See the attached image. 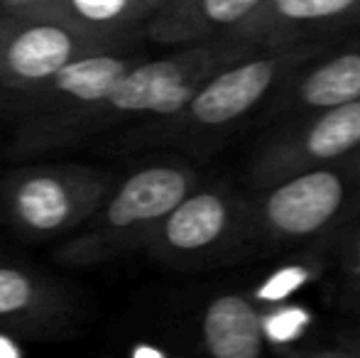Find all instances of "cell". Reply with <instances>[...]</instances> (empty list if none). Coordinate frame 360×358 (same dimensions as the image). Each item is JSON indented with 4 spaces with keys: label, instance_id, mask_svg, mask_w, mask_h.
I'll return each instance as SVG.
<instances>
[{
    "label": "cell",
    "instance_id": "cell-1",
    "mask_svg": "<svg viewBox=\"0 0 360 358\" xmlns=\"http://www.w3.org/2000/svg\"><path fill=\"white\" fill-rule=\"evenodd\" d=\"M331 42L262 49L223 67L176 113L123 130L115 138L123 153L176 150L189 158H209L250 120H260L275 94L297 69L323 52Z\"/></svg>",
    "mask_w": 360,
    "mask_h": 358
},
{
    "label": "cell",
    "instance_id": "cell-2",
    "mask_svg": "<svg viewBox=\"0 0 360 358\" xmlns=\"http://www.w3.org/2000/svg\"><path fill=\"white\" fill-rule=\"evenodd\" d=\"M255 52V47L226 34L211 42L174 47L155 59H140L98 103L59 128L44 153L79 148L115 130L123 133L133 125L167 118L184 108L216 72Z\"/></svg>",
    "mask_w": 360,
    "mask_h": 358
},
{
    "label": "cell",
    "instance_id": "cell-3",
    "mask_svg": "<svg viewBox=\"0 0 360 358\" xmlns=\"http://www.w3.org/2000/svg\"><path fill=\"white\" fill-rule=\"evenodd\" d=\"M204 181L186 158L150 160L118 179L101 209L54 248V260L69 268H91L145 250L160 224Z\"/></svg>",
    "mask_w": 360,
    "mask_h": 358
},
{
    "label": "cell",
    "instance_id": "cell-4",
    "mask_svg": "<svg viewBox=\"0 0 360 358\" xmlns=\"http://www.w3.org/2000/svg\"><path fill=\"white\" fill-rule=\"evenodd\" d=\"M143 253L181 272L260 258L252 194L240 181L204 179L162 221Z\"/></svg>",
    "mask_w": 360,
    "mask_h": 358
},
{
    "label": "cell",
    "instance_id": "cell-5",
    "mask_svg": "<svg viewBox=\"0 0 360 358\" xmlns=\"http://www.w3.org/2000/svg\"><path fill=\"white\" fill-rule=\"evenodd\" d=\"M250 194L260 258L331 241L360 219V150Z\"/></svg>",
    "mask_w": 360,
    "mask_h": 358
},
{
    "label": "cell",
    "instance_id": "cell-6",
    "mask_svg": "<svg viewBox=\"0 0 360 358\" xmlns=\"http://www.w3.org/2000/svg\"><path fill=\"white\" fill-rule=\"evenodd\" d=\"M118 179L89 162L25 165L3 177L0 214L22 241H64L101 209Z\"/></svg>",
    "mask_w": 360,
    "mask_h": 358
},
{
    "label": "cell",
    "instance_id": "cell-7",
    "mask_svg": "<svg viewBox=\"0 0 360 358\" xmlns=\"http://www.w3.org/2000/svg\"><path fill=\"white\" fill-rule=\"evenodd\" d=\"M138 47L110 49L64 67L47 82L22 91H0V118L10 123L8 155L27 160L44 155L49 138L98 103L135 64Z\"/></svg>",
    "mask_w": 360,
    "mask_h": 358
},
{
    "label": "cell",
    "instance_id": "cell-8",
    "mask_svg": "<svg viewBox=\"0 0 360 358\" xmlns=\"http://www.w3.org/2000/svg\"><path fill=\"white\" fill-rule=\"evenodd\" d=\"M360 150V98L267 125L240 170L248 191H260Z\"/></svg>",
    "mask_w": 360,
    "mask_h": 358
},
{
    "label": "cell",
    "instance_id": "cell-9",
    "mask_svg": "<svg viewBox=\"0 0 360 358\" xmlns=\"http://www.w3.org/2000/svg\"><path fill=\"white\" fill-rule=\"evenodd\" d=\"M138 44H118L34 13H0V91L47 82L84 57Z\"/></svg>",
    "mask_w": 360,
    "mask_h": 358
},
{
    "label": "cell",
    "instance_id": "cell-10",
    "mask_svg": "<svg viewBox=\"0 0 360 358\" xmlns=\"http://www.w3.org/2000/svg\"><path fill=\"white\" fill-rule=\"evenodd\" d=\"M360 30V0H265L231 37L262 49L336 42Z\"/></svg>",
    "mask_w": 360,
    "mask_h": 358
},
{
    "label": "cell",
    "instance_id": "cell-11",
    "mask_svg": "<svg viewBox=\"0 0 360 358\" xmlns=\"http://www.w3.org/2000/svg\"><path fill=\"white\" fill-rule=\"evenodd\" d=\"M360 98V30L331 42L319 57L307 62L275 94L262 125L280 123L294 115L331 108Z\"/></svg>",
    "mask_w": 360,
    "mask_h": 358
},
{
    "label": "cell",
    "instance_id": "cell-12",
    "mask_svg": "<svg viewBox=\"0 0 360 358\" xmlns=\"http://www.w3.org/2000/svg\"><path fill=\"white\" fill-rule=\"evenodd\" d=\"M74 295L42 272L0 263V331L54 336L74 324Z\"/></svg>",
    "mask_w": 360,
    "mask_h": 358
},
{
    "label": "cell",
    "instance_id": "cell-13",
    "mask_svg": "<svg viewBox=\"0 0 360 358\" xmlns=\"http://www.w3.org/2000/svg\"><path fill=\"white\" fill-rule=\"evenodd\" d=\"M265 0H169L145 25V39L162 47H189L226 37Z\"/></svg>",
    "mask_w": 360,
    "mask_h": 358
},
{
    "label": "cell",
    "instance_id": "cell-14",
    "mask_svg": "<svg viewBox=\"0 0 360 358\" xmlns=\"http://www.w3.org/2000/svg\"><path fill=\"white\" fill-rule=\"evenodd\" d=\"M199 346L206 358H272L262 312L248 290L209 297L199 314Z\"/></svg>",
    "mask_w": 360,
    "mask_h": 358
},
{
    "label": "cell",
    "instance_id": "cell-15",
    "mask_svg": "<svg viewBox=\"0 0 360 358\" xmlns=\"http://www.w3.org/2000/svg\"><path fill=\"white\" fill-rule=\"evenodd\" d=\"M20 13L44 15L118 44H138L155 10L143 0H44Z\"/></svg>",
    "mask_w": 360,
    "mask_h": 358
},
{
    "label": "cell",
    "instance_id": "cell-16",
    "mask_svg": "<svg viewBox=\"0 0 360 358\" xmlns=\"http://www.w3.org/2000/svg\"><path fill=\"white\" fill-rule=\"evenodd\" d=\"M328 270H331V241L287 250L280 255V263L267 268L255 280V285L248 287V295L260 309L282 305V302L302 300L304 292L321 282V277Z\"/></svg>",
    "mask_w": 360,
    "mask_h": 358
},
{
    "label": "cell",
    "instance_id": "cell-17",
    "mask_svg": "<svg viewBox=\"0 0 360 358\" xmlns=\"http://www.w3.org/2000/svg\"><path fill=\"white\" fill-rule=\"evenodd\" d=\"M262 329H265L267 351L272 358H282L297 354L299 341L309 336V331L316 326L319 317L302 300L282 302V305L262 307Z\"/></svg>",
    "mask_w": 360,
    "mask_h": 358
},
{
    "label": "cell",
    "instance_id": "cell-18",
    "mask_svg": "<svg viewBox=\"0 0 360 358\" xmlns=\"http://www.w3.org/2000/svg\"><path fill=\"white\" fill-rule=\"evenodd\" d=\"M331 272L336 287H360V219L331 238Z\"/></svg>",
    "mask_w": 360,
    "mask_h": 358
},
{
    "label": "cell",
    "instance_id": "cell-19",
    "mask_svg": "<svg viewBox=\"0 0 360 358\" xmlns=\"http://www.w3.org/2000/svg\"><path fill=\"white\" fill-rule=\"evenodd\" d=\"M333 339H336V346H343V349H351L360 354V319L343 317V321H338L336 331H333Z\"/></svg>",
    "mask_w": 360,
    "mask_h": 358
},
{
    "label": "cell",
    "instance_id": "cell-20",
    "mask_svg": "<svg viewBox=\"0 0 360 358\" xmlns=\"http://www.w3.org/2000/svg\"><path fill=\"white\" fill-rule=\"evenodd\" d=\"M333 305L343 312V317H356V319H360V287L333 285Z\"/></svg>",
    "mask_w": 360,
    "mask_h": 358
},
{
    "label": "cell",
    "instance_id": "cell-21",
    "mask_svg": "<svg viewBox=\"0 0 360 358\" xmlns=\"http://www.w3.org/2000/svg\"><path fill=\"white\" fill-rule=\"evenodd\" d=\"M282 358H360V354L351 349H343V346H331V349H304Z\"/></svg>",
    "mask_w": 360,
    "mask_h": 358
},
{
    "label": "cell",
    "instance_id": "cell-22",
    "mask_svg": "<svg viewBox=\"0 0 360 358\" xmlns=\"http://www.w3.org/2000/svg\"><path fill=\"white\" fill-rule=\"evenodd\" d=\"M39 3H44V0H3L0 3V13H20V10H30Z\"/></svg>",
    "mask_w": 360,
    "mask_h": 358
},
{
    "label": "cell",
    "instance_id": "cell-23",
    "mask_svg": "<svg viewBox=\"0 0 360 358\" xmlns=\"http://www.w3.org/2000/svg\"><path fill=\"white\" fill-rule=\"evenodd\" d=\"M143 3L147 5V8H152V10H155V13H157V10L165 8V5L169 3V0H143Z\"/></svg>",
    "mask_w": 360,
    "mask_h": 358
},
{
    "label": "cell",
    "instance_id": "cell-24",
    "mask_svg": "<svg viewBox=\"0 0 360 358\" xmlns=\"http://www.w3.org/2000/svg\"><path fill=\"white\" fill-rule=\"evenodd\" d=\"M0 194H3V177H0ZM0 216H3V214H0Z\"/></svg>",
    "mask_w": 360,
    "mask_h": 358
},
{
    "label": "cell",
    "instance_id": "cell-25",
    "mask_svg": "<svg viewBox=\"0 0 360 358\" xmlns=\"http://www.w3.org/2000/svg\"><path fill=\"white\" fill-rule=\"evenodd\" d=\"M0 3H3V0H0Z\"/></svg>",
    "mask_w": 360,
    "mask_h": 358
}]
</instances>
